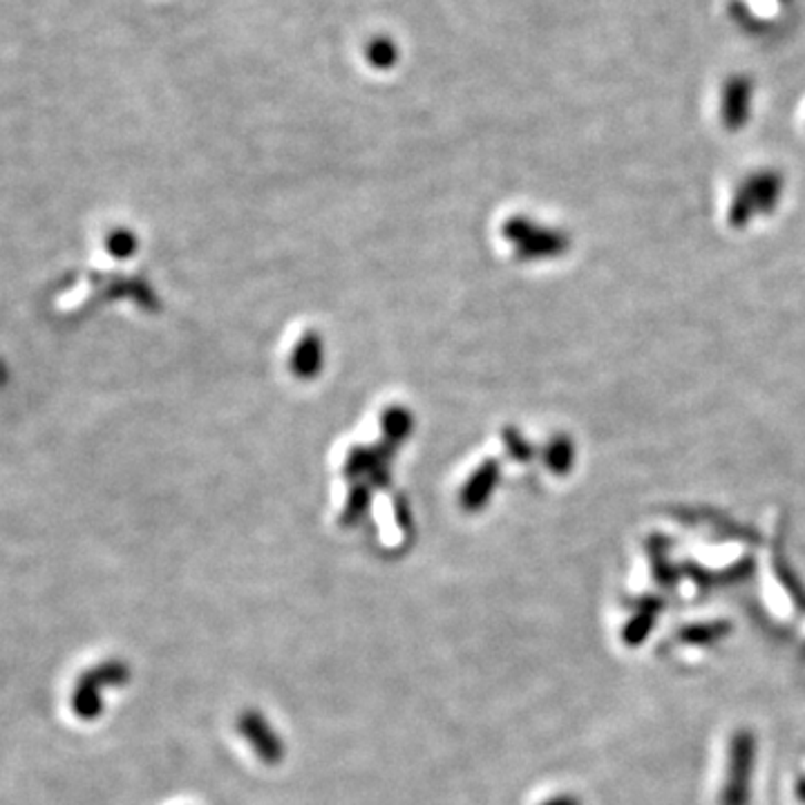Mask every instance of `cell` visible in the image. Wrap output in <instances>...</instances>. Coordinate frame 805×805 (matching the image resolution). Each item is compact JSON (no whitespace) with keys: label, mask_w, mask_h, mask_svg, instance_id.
<instances>
[{"label":"cell","mask_w":805,"mask_h":805,"mask_svg":"<svg viewBox=\"0 0 805 805\" xmlns=\"http://www.w3.org/2000/svg\"><path fill=\"white\" fill-rule=\"evenodd\" d=\"M542 805H582L578 796H571V794H560V796H553L549 801H544Z\"/></svg>","instance_id":"5"},{"label":"cell","mask_w":805,"mask_h":805,"mask_svg":"<svg viewBox=\"0 0 805 805\" xmlns=\"http://www.w3.org/2000/svg\"><path fill=\"white\" fill-rule=\"evenodd\" d=\"M796 796H798V801H801V803H805V776H801V778L796 781Z\"/></svg>","instance_id":"6"},{"label":"cell","mask_w":805,"mask_h":805,"mask_svg":"<svg viewBox=\"0 0 805 805\" xmlns=\"http://www.w3.org/2000/svg\"><path fill=\"white\" fill-rule=\"evenodd\" d=\"M730 633L727 622H705V624H690L681 631V640L687 644H712Z\"/></svg>","instance_id":"3"},{"label":"cell","mask_w":805,"mask_h":805,"mask_svg":"<svg viewBox=\"0 0 805 805\" xmlns=\"http://www.w3.org/2000/svg\"><path fill=\"white\" fill-rule=\"evenodd\" d=\"M237 730L246 738V743L255 750V756L262 763L276 765L283 761L285 747L276 736L274 727L266 723V719L259 712H242V716L237 719Z\"/></svg>","instance_id":"2"},{"label":"cell","mask_w":805,"mask_h":805,"mask_svg":"<svg viewBox=\"0 0 805 805\" xmlns=\"http://www.w3.org/2000/svg\"><path fill=\"white\" fill-rule=\"evenodd\" d=\"M756 761V738L747 730H738L730 743V763L727 778L723 787L721 803L723 805H747L750 803V783L754 776Z\"/></svg>","instance_id":"1"},{"label":"cell","mask_w":805,"mask_h":805,"mask_svg":"<svg viewBox=\"0 0 805 805\" xmlns=\"http://www.w3.org/2000/svg\"><path fill=\"white\" fill-rule=\"evenodd\" d=\"M655 615H658V604H653L651 609H640L633 620L626 624V629L622 631V640L629 644V646H638L653 629V622H655Z\"/></svg>","instance_id":"4"}]
</instances>
